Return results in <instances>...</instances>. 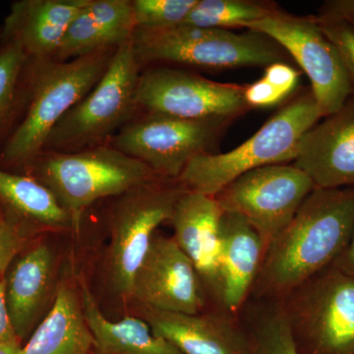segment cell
<instances>
[{
	"instance_id": "6da1fadb",
	"label": "cell",
	"mask_w": 354,
	"mask_h": 354,
	"mask_svg": "<svg viewBox=\"0 0 354 354\" xmlns=\"http://www.w3.org/2000/svg\"><path fill=\"white\" fill-rule=\"evenodd\" d=\"M186 189L177 179L162 178L111 198L104 212L109 241L84 271L97 305L109 320L128 315L133 281L158 227L171 220Z\"/></svg>"
},
{
	"instance_id": "7a4b0ae2",
	"label": "cell",
	"mask_w": 354,
	"mask_h": 354,
	"mask_svg": "<svg viewBox=\"0 0 354 354\" xmlns=\"http://www.w3.org/2000/svg\"><path fill=\"white\" fill-rule=\"evenodd\" d=\"M353 228L354 186L314 188L288 227L267 246L254 295L281 301L334 264L348 245Z\"/></svg>"
},
{
	"instance_id": "3957f363",
	"label": "cell",
	"mask_w": 354,
	"mask_h": 354,
	"mask_svg": "<svg viewBox=\"0 0 354 354\" xmlns=\"http://www.w3.org/2000/svg\"><path fill=\"white\" fill-rule=\"evenodd\" d=\"M118 48L67 62L34 59L29 104L0 152V169L19 172L41 153L51 130L99 83Z\"/></svg>"
},
{
	"instance_id": "277c9868",
	"label": "cell",
	"mask_w": 354,
	"mask_h": 354,
	"mask_svg": "<svg viewBox=\"0 0 354 354\" xmlns=\"http://www.w3.org/2000/svg\"><path fill=\"white\" fill-rule=\"evenodd\" d=\"M17 174L46 186L79 221L95 202L164 178L109 144L75 153L43 152Z\"/></svg>"
},
{
	"instance_id": "5b68a950",
	"label": "cell",
	"mask_w": 354,
	"mask_h": 354,
	"mask_svg": "<svg viewBox=\"0 0 354 354\" xmlns=\"http://www.w3.org/2000/svg\"><path fill=\"white\" fill-rule=\"evenodd\" d=\"M322 116L312 92L302 95L281 109L234 150L192 158L177 180L187 190L215 197L246 172L295 160L302 136Z\"/></svg>"
},
{
	"instance_id": "8992f818",
	"label": "cell",
	"mask_w": 354,
	"mask_h": 354,
	"mask_svg": "<svg viewBox=\"0 0 354 354\" xmlns=\"http://www.w3.org/2000/svg\"><path fill=\"white\" fill-rule=\"evenodd\" d=\"M140 75L130 41L115 50L99 83L58 121L41 153H75L109 144L137 111Z\"/></svg>"
},
{
	"instance_id": "52a82bcc",
	"label": "cell",
	"mask_w": 354,
	"mask_h": 354,
	"mask_svg": "<svg viewBox=\"0 0 354 354\" xmlns=\"http://www.w3.org/2000/svg\"><path fill=\"white\" fill-rule=\"evenodd\" d=\"M131 44L141 67L158 62L209 69L267 67L281 57L272 39L258 32L235 34L186 24L160 29L136 28Z\"/></svg>"
},
{
	"instance_id": "ba28073f",
	"label": "cell",
	"mask_w": 354,
	"mask_h": 354,
	"mask_svg": "<svg viewBox=\"0 0 354 354\" xmlns=\"http://www.w3.org/2000/svg\"><path fill=\"white\" fill-rule=\"evenodd\" d=\"M279 302L300 354H354V277L330 265Z\"/></svg>"
},
{
	"instance_id": "9c48e42d",
	"label": "cell",
	"mask_w": 354,
	"mask_h": 354,
	"mask_svg": "<svg viewBox=\"0 0 354 354\" xmlns=\"http://www.w3.org/2000/svg\"><path fill=\"white\" fill-rule=\"evenodd\" d=\"M80 239L53 232L38 235L23 247L4 272L7 308L22 344L55 305L65 262Z\"/></svg>"
},
{
	"instance_id": "30bf717a",
	"label": "cell",
	"mask_w": 354,
	"mask_h": 354,
	"mask_svg": "<svg viewBox=\"0 0 354 354\" xmlns=\"http://www.w3.org/2000/svg\"><path fill=\"white\" fill-rule=\"evenodd\" d=\"M132 118L109 145L148 165L158 176L178 179L192 158L209 153L230 118L183 120L143 113Z\"/></svg>"
},
{
	"instance_id": "8fae6325",
	"label": "cell",
	"mask_w": 354,
	"mask_h": 354,
	"mask_svg": "<svg viewBox=\"0 0 354 354\" xmlns=\"http://www.w3.org/2000/svg\"><path fill=\"white\" fill-rule=\"evenodd\" d=\"M314 188L311 178L295 165H272L237 177L215 199L223 213L245 218L268 246L288 227Z\"/></svg>"
},
{
	"instance_id": "7c38bea8",
	"label": "cell",
	"mask_w": 354,
	"mask_h": 354,
	"mask_svg": "<svg viewBox=\"0 0 354 354\" xmlns=\"http://www.w3.org/2000/svg\"><path fill=\"white\" fill-rule=\"evenodd\" d=\"M243 28L283 46L297 60L312 86V94L323 116L339 111L353 94V83L334 44L316 19L272 11Z\"/></svg>"
},
{
	"instance_id": "4fadbf2b",
	"label": "cell",
	"mask_w": 354,
	"mask_h": 354,
	"mask_svg": "<svg viewBox=\"0 0 354 354\" xmlns=\"http://www.w3.org/2000/svg\"><path fill=\"white\" fill-rule=\"evenodd\" d=\"M247 106L244 88L167 67L141 72L136 91L137 111L183 120L230 118Z\"/></svg>"
},
{
	"instance_id": "5bb4252c",
	"label": "cell",
	"mask_w": 354,
	"mask_h": 354,
	"mask_svg": "<svg viewBox=\"0 0 354 354\" xmlns=\"http://www.w3.org/2000/svg\"><path fill=\"white\" fill-rule=\"evenodd\" d=\"M208 299L194 266L174 236L156 232L135 274L129 309L142 305L194 315L208 310Z\"/></svg>"
},
{
	"instance_id": "9a60e30c",
	"label": "cell",
	"mask_w": 354,
	"mask_h": 354,
	"mask_svg": "<svg viewBox=\"0 0 354 354\" xmlns=\"http://www.w3.org/2000/svg\"><path fill=\"white\" fill-rule=\"evenodd\" d=\"M78 239L72 246L50 313L32 332L23 354H100L86 320L81 295L83 253Z\"/></svg>"
},
{
	"instance_id": "2e32d148",
	"label": "cell",
	"mask_w": 354,
	"mask_h": 354,
	"mask_svg": "<svg viewBox=\"0 0 354 354\" xmlns=\"http://www.w3.org/2000/svg\"><path fill=\"white\" fill-rule=\"evenodd\" d=\"M145 321L183 354H249L248 335L227 312L184 314L133 305L129 314Z\"/></svg>"
},
{
	"instance_id": "e0dca14e",
	"label": "cell",
	"mask_w": 354,
	"mask_h": 354,
	"mask_svg": "<svg viewBox=\"0 0 354 354\" xmlns=\"http://www.w3.org/2000/svg\"><path fill=\"white\" fill-rule=\"evenodd\" d=\"M293 162L315 188L354 186V92L339 111L305 133Z\"/></svg>"
},
{
	"instance_id": "ac0fdd59",
	"label": "cell",
	"mask_w": 354,
	"mask_h": 354,
	"mask_svg": "<svg viewBox=\"0 0 354 354\" xmlns=\"http://www.w3.org/2000/svg\"><path fill=\"white\" fill-rule=\"evenodd\" d=\"M215 197L186 190L177 200L169 223L174 239L201 279L207 297L221 305V220Z\"/></svg>"
},
{
	"instance_id": "d6986e66",
	"label": "cell",
	"mask_w": 354,
	"mask_h": 354,
	"mask_svg": "<svg viewBox=\"0 0 354 354\" xmlns=\"http://www.w3.org/2000/svg\"><path fill=\"white\" fill-rule=\"evenodd\" d=\"M88 1H14L0 28V41H13L19 44L32 59H55L70 25Z\"/></svg>"
},
{
	"instance_id": "ffe728a7",
	"label": "cell",
	"mask_w": 354,
	"mask_h": 354,
	"mask_svg": "<svg viewBox=\"0 0 354 354\" xmlns=\"http://www.w3.org/2000/svg\"><path fill=\"white\" fill-rule=\"evenodd\" d=\"M221 306L234 315L251 295L267 246L245 218L232 213L221 216Z\"/></svg>"
},
{
	"instance_id": "44dd1931",
	"label": "cell",
	"mask_w": 354,
	"mask_h": 354,
	"mask_svg": "<svg viewBox=\"0 0 354 354\" xmlns=\"http://www.w3.org/2000/svg\"><path fill=\"white\" fill-rule=\"evenodd\" d=\"M0 207L34 235L82 236L84 221H77L46 186L25 174L0 169Z\"/></svg>"
},
{
	"instance_id": "7402d4cb",
	"label": "cell",
	"mask_w": 354,
	"mask_h": 354,
	"mask_svg": "<svg viewBox=\"0 0 354 354\" xmlns=\"http://www.w3.org/2000/svg\"><path fill=\"white\" fill-rule=\"evenodd\" d=\"M135 30L131 0H88L65 35L53 60L67 62L131 41Z\"/></svg>"
},
{
	"instance_id": "603a6c76",
	"label": "cell",
	"mask_w": 354,
	"mask_h": 354,
	"mask_svg": "<svg viewBox=\"0 0 354 354\" xmlns=\"http://www.w3.org/2000/svg\"><path fill=\"white\" fill-rule=\"evenodd\" d=\"M79 281L84 313L100 354H183L164 337L153 334L150 326L138 317L127 315L118 320L106 318L88 286L83 262Z\"/></svg>"
},
{
	"instance_id": "cb8c5ba5",
	"label": "cell",
	"mask_w": 354,
	"mask_h": 354,
	"mask_svg": "<svg viewBox=\"0 0 354 354\" xmlns=\"http://www.w3.org/2000/svg\"><path fill=\"white\" fill-rule=\"evenodd\" d=\"M34 59L13 41H0V152L20 124L31 95Z\"/></svg>"
},
{
	"instance_id": "d4e9b609",
	"label": "cell",
	"mask_w": 354,
	"mask_h": 354,
	"mask_svg": "<svg viewBox=\"0 0 354 354\" xmlns=\"http://www.w3.org/2000/svg\"><path fill=\"white\" fill-rule=\"evenodd\" d=\"M272 11L261 4L243 0H198L183 24L207 29L243 28Z\"/></svg>"
},
{
	"instance_id": "484cf974",
	"label": "cell",
	"mask_w": 354,
	"mask_h": 354,
	"mask_svg": "<svg viewBox=\"0 0 354 354\" xmlns=\"http://www.w3.org/2000/svg\"><path fill=\"white\" fill-rule=\"evenodd\" d=\"M248 337L249 354H300L279 301L261 314Z\"/></svg>"
},
{
	"instance_id": "4316f807",
	"label": "cell",
	"mask_w": 354,
	"mask_h": 354,
	"mask_svg": "<svg viewBox=\"0 0 354 354\" xmlns=\"http://www.w3.org/2000/svg\"><path fill=\"white\" fill-rule=\"evenodd\" d=\"M198 0H131L135 29L183 24Z\"/></svg>"
},
{
	"instance_id": "83f0119b",
	"label": "cell",
	"mask_w": 354,
	"mask_h": 354,
	"mask_svg": "<svg viewBox=\"0 0 354 354\" xmlns=\"http://www.w3.org/2000/svg\"><path fill=\"white\" fill-rule=\"evenodd\" d=\"M36 236L0 207V278L13 258Z\"/></svg>"
},
{
	"instance_id": "f1b7e54d",
	"label": "cell",
	"mask_w": 354,
	"mask_h": 354,
	"mask_svg": "<svg viewBox=\"0 0 354 354\" xmlns=\"http://www.w3.org/2000/svg\"><path fill=\"white\" fill-rule=\"evenodd\" d=\"M324 35L334 44L351 81L354 83V26L342 18L316 19Z\"/></svg>"
},
{
	"instance_id": "f546056e",
	"label": "cell",
	"mask_w": 354,
	"mask_h": 354,
	"mask_svg": "<svg viewBox=\"0 0 354 354\" xmlns=\"http://www.w3.org/2000/svg\"><path fill=\"white\" fill-rule=\"evenodd\" d=\"M244 97L249 106L267 108L279 104L286 95L262 78L244 88Z\"/></svg>"
},
{
	"instance_id": "4dcf8cb0",
	"label": "cell",
	"mask_w": 354,
	"mask_h": 354,
	"mask_svg": "<svg viewBox=\"0 0 354 354\" xmlns=\"http://www.w3.org/2000/svg\"><path fill=\"white\" fill-rule=\"evenodd\" d=\"M299 73L283 62H274L266 67L264 77L268 83L281 91L283 95H290L297 86Z\"/></svg>"
},
{
	"instance_id": "1f68e13d",
	"label": "cell",
	"mask_w": 354,
	"mask_h": 354,
	"mask_svg": "<svg viewBox=\"0 0 354 354\" xmlns=\"http://www.w3.org/2000/svg\"><path fill=\"white\" fill-rule=\"evenodd\" d=\"M21 344L19 337L14 330L8 308H7L3 279L0 278V346Z\"/></svg>"
},
{
	"instance_id": "d6a6232c",
	"label": "cell",
	"mask_w": 354,
	"mask_h": 354,
	"mask_svg": "<svg viewBox=\"0 0 354 354\" xmlns=\"http://www.w3.org/2000/svg\"><path fill=\"white\" fill-rule=\"evenodd\" d=\"M323 17L348 19L354 17V0H334L325 6Z\"/></svg>"
},
{
	"instance_id": "836d02e7",
	"label": "cell",
	"mask_w": 354,
	"mask_h": 354,
	"mask_svg": "<svg viewBox=\"0 0 354 354\" xmlns=\"http://www.w3.org/2000/svg\"><path fill=\"white\" fill-rule=\"evenodd\" d=\"M333 266L349 276L354 277V228L348 245L344 249L341 255L337 258Z\"/></svg>"
},
{
	"instance_id": "e575fe53",
	"label": "cell",
	"mask_w": 354,
	"mask_h": 354,
	"mask_svg": "<svg viewBox=\"0 0 354 354\" xmlns=\"http://www.w3.org/2000/svg\"><path fill=\"white\" fill-rule=\"evenodd\" d=\"M0 354H23V346H0Z\"/></svg>"
},
{
	"instance_id": "d590c367",
	"label": "cell",
	"mask_w": 354,
	"mask_h": 354,
	"mask_svg": "<svg viewBox=\"0 0 354 354\" xmlns=\"http://www.w3.org/2000/svg\"><path fill=\"white\" fill-rule=\"evenodd\" d=\"M346 20H348L349 21V22L351 23V24H353L354 26V17L353 18H348V19H346Z\"/></svg>"
}]
</instances>
